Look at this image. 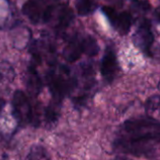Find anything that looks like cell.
<instances>
[{
    "mask_svg": "<svg viewBox=\"0 0 160 160\" xmlns=\"http://www.w3.org/2000/svg\"><path fill=\"white\" fill-rule=\"evenodd\" d=\"M160 143V122L151 117H140L125 121L119 128L113 142L122 152L141 155Z\"/></svg>",
    "mask_w": 160,
    "mask_h": 160,
    "instance_id": "cell-1",
    "label": "cell"
},
{
    "mask_svg": "<svg viewBox=\"0 0 160 160\" xmlns=\"http://www.w3.org/2000/svg\"><path fill=\"white\" fill-rule=\"evenodd\" d=\"M46 82L54 101L53 104L59 106L64 97L73 90L77 81L65 66L51 69L46 75Z\"/></svg>",
    "mask_w": 160,
    "mask_h": 160,
    "instance_id": "cell-2",
    "label": "cell"
},
{
    "mask_svg": "<svg viewBox=\"0 0 160 160\" xmlns=\"http://www.w3.org/2000/svg\"><path fill=\"white\" fill-rule=\"evenodd\" d=\"M99 50L97 41L92 35H75L67 42L62 55L67 61L73 62L79 59L82 54L94 57L99 53Z\"/></svg>",
    "mask_w": 160,
    "mask_h": 160,
    "instance_id": "cell-3",
    "label": "cell"
},
{
    "mask_svg": "<svg viewBox=\"0 0 160 160\" xmlns=\"http://www.w3.org/2000/svg\"><path fill=\"white\" fill-rule=\"evenodd\" d=\"M56 7L42 0H27L22 7V12L33 25L47 24L52 21Z\"/></svg>",
    "mask_w": 160,
    "mask_h": 160,
    "instance_id": "cell-4",
    "label": "cell"
},
{
    "mask_svg": "<svg viewBox=\"0 0 160 160\" xmlns=\"http://www.w3.org/2000/svg\"><path fill=\"white\" fill-rule=\"evenodd\" d=\"M13 116L20 126H26L33 121V109L28 95L22 91H16L12 97Z\"/></svg>",
    "mask_w": 160,
    "mask_h": 160,
    "instance_id": "cell-5",
    "label": "cell"
},
{
    "mask_svg": "<svg viewBox=\"0 0 160 160\" xmlns=\"http://www.w3.org/2000/svg\"><path fill=\"white\" fill-rule=\"evenodd\" d=\"M154 42V37L152 31L151 22L143 18L138 23V26L133 35V42L144 55L152 57V47Z\"/></svg>",
    "mask_w": 160,
    "mask_h": 160,
    "instance_id": "cell-6",
    "label": "cell"
},
{
    "mask_svg": "<svg viewBox=\"0 0 160 160\" xmlns=\"http://www.w3.org/2000/svg\"><path fill=\"white\" fill-rule=\"evenodd\" d=\"M101 10L110 26L120 35H126L130 31L133 24V16L131 13L127 12H119L114 8L109 6H104Z\"/></svg>",
    "mask_w": 160,
    "mask_h": 160,
    "instance_id": "cell-7",
    "label": "cell"
},
{
    "mask_svg": "<svg viewBox=\"0 0 160 160\" xmlns=\"http://www.w3.org/2000/svg\"><path fill=\"white\" fill-rule=\"evenodd\" d=\"M118 72L119 63L116 52L112 46H108L101 61V74L107 82L111 83L117 76Z\"/></svg>",
    "mask_w": 160,
    "mask_h": 160,
    "instance_id": "cell-8",
    "label": "cell"
},
{
    "mask_svg": "<svg viewBox=\"0 0 160 160\" xmlns=\"http://www.w3.org/2000/svg\"><path fill=\"white\" fill-rule=\"evenodd\" d=\"M55 16H56V20H57L55 28L58 32L63 31L65 28H67L72 24V22L73 21V18H74L72 10L67 4H62L59 7H56L53 18Z\"/></svg>",
    "mask_w": 160,
    "mask_h": 160,
    "instance_id": "cell-9",
    "label": "cell"
},
{
    "mask_svg": "<svg viewBox=\"0 0 160 160\" xmlns=\"http://www.w3.org/2000/svg\"><path fill=\"white\" fill-rule=\"evenodd\" d=\"M27 87L29 92L33 95H38L42 89V81L40 75L36 70V66L32 63L28 70L27 74Z\"/></svg>",
    "mask_w": 160,
    "mask_h": 160,
    "instance_id": "cell-10",
    "label": "cell"
},
{
    "mask_svg": "<svg viewBox=\"0 0 160 160\" xmlns=\"http://www.w3.org/2000/svg\"><path fill=\"white\" fill-rule=\"evenodd\" d=\"M97 8L94 0H75V10L78 15L87 16L92 14Z\"/></svg>",
    "mask_w": 160,
    "mask_h": 160,
    "instance_id": "cell-11",
    "label": "cell"
},
{
    "mask_svg": "<svg viewBox=\"0 0 160 160\" xmlns=\"http://www.w3.org/2000/svg\"><path fill=\"white\" fill-rule=\"evenodd\" d=\"M27 160H50V157L43 146L36 144L31 147Z\"/></svg>",
    "mask_w": 160,
    "mask_h": 160,
    "instance_id": "cell-12",
    "label": "cell"
},
{
    "mask_svg": "<svg viewBox=\"0 0 160 160\" xmlns=\"http://www.w3.org/2000/svg\"><path fill=\"white\" fill-rule=\"evenodd\" d=\"M132 6L136 10L141 12H148L151 8L150 3L148 1H143V0H132Z\"/></svg>",
    "mask_w": 160,
    "mask_h": 160,
    "instance_id": "cell-13",
    "label": "cell"
},
{
    "mask_svg": "<svg viewBox=\"0 0 160 160\" xmlns=\"http://www.w3.org/2000/svg\"><path fill=\"white\" fill-rule=\"evenodd\" d=\"M153 17L156 20V22L160 24V6L155 9V11L153 12Z\"/></svg>",
    "mask_w": 160,
    "mask_h": 160,
    "instance_id": "cell-14",
    "label": "cell"
},
{
    "mask_svg": "<svg viewBox=\"0 0 160 160\" xmlns=\"http://www.w3.org/2000/svg\"><path fill=\"white\" fill-rule=\"evenodd\" d=\"M108 1H109V2H111V3H113V4H116V5L121 6V5L123 4V1H124V0H108Z\"/></svg>",
    "mask_w": 160,
    "mask_h": 160,
    "instance_id": "cell-15",
    "label": "cell"
},
{
    "mask_svg": "<svg viewBox=\"0 0 160 160\" xmlns=\"http://www.w3.org/2000/svg\"><path fill=\"white\" fill-rule=\"evenodd\" d=\"M42 2L46 3V4H51V3H55V2H58L59 0H42Z\"/></svg>",
    "mask_w": 160,
    "mask_h": 160,
    "instance_id": "cell-16",
    "label": "cell"
},
{
    "mask_svg": "<svg viewBox=\"0 0 160 160\" xmlns=\"http://www.w3.org/2000/svg\"><path fill=\"white\" fill-rule=\"evenodd\" d=\"M114 160H131V159H129V158H126V157H122V156H120V157H117V158H115Z\"/></svg>",
    "mask_w": 160,
    "mask_h": 160,
    "instance_id": "cell-17",
    "label": "cell"
}]
</instances>
